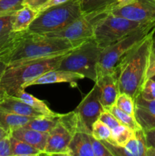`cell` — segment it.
<instances>
[{
    "mask_svg": "<svg viewBox=\"0 0 155 156\" xmlns=\"http://www.w3.org/2000/svg\"><path fill=\"white\" fill-rule=\"evenodd\" d=\"M77 47L67 39L24 30L15 33L11 45L1 56L8 66L30 59L62 54Z\"/></svg>",
    "mask_w": 155,
    "mask_h": 156,
    "instance_id": "6da1fadb",
    "label": "cell"
},
{
    "mask_svg": "<svg viewBox=\"0 0 155 156\" xmlns=\"http://www.w3.org/2000/svg\"><path fill=\"white\" fill-rule=\"evenodd\" d=\"M152 31L142 41L132 48L121 60L117 68L119 93H126L134 100L139 95L145 82L146 73L150 61Z\"/></svg>",
    "mask_w": 155,
    "mask_h": 156,
    "instance_id": "7a4b0ae2",
    "label": "cell"
},
{
    "mask_svg": "<svg viewBox=\"0 0 155 156\" xmlns=\"http://www.w3.org/2000/svg\"><path fill=\"white\" fill-rule=\"evenodd\" d=\"M70 51L8 66L0 78V88L8 96L15 95L30 81L46 72L57 69L62 59Z\"/></svg>",
    "mask_w": 155,
    "mask_h": 156,
    "instance_id": "3957f363",
    "label": "cell"
},
{
    "mask_svg": "<svg viewBox=\"0 0 155 156\" xmlns=\"http://www.w3.org/2000/svg\"><path fill=\"white\" fill-rule=\"evenodd\" d=\"M83 15L78 0H69L39 12L27 31L45 34L60 30Z\"/></svg>",
    "mask_w": 155,
    "mask_h": 156,
    "instance_id": "277c9868",
    "label": "cell"
},
{
    "mask_svg": "<svg viewBox=\"0 0 155 156\" xmlns=\"http://www.w3.org/2000/svg\"><path fill=\"white\" fill-rule=\"evenodd\" d=\"M153 30H155V23L147 24L129 34L112 45L103 49L97 63V78L107 73L117 72L119 64L124 56Z\"/></svg>",
    "mask_w": 155,
    "mask_h": 156,
    "instance_id": "5b68a950",
    "label": "cell"
},
{
    "mask_svg": "<svg viewBox=\"0 0 155 156\" xmlns=\"http://www.w3.org/2000/svg\"><path fill=\"white\" fill-rule=\"evenodd\" d=\"M101 50L94 39L88 40L67 53L57 69L78 73L95 82L97 79V63Z\"/></svg>",
    "mask_w": 155,
    "mask_h": 156,
    "instance_id": "8992f818",
    "label": "cell"
},
{
    "mask_svg": "<svg viewBox=\"0 0 155 156\" xmlns=\"http://www.w3.org/2000/svg\"><path fill=\"white\" fill-rule=\"evenodd\" d=\"M155 23V22H153ZM136 22L111 13L102 18L94 27V39L103 50L147 24Z\"/></svg>",
    "mask_w": 155,
    "mask_h": 156,
    "instance_id": "52a82bcc",
    "label": "cell"
},
{
    "mask_svg": "<svg viewBox=\"0 0 155 156\" xmlns=\"http://www.w3.org/2000/svg\"><path fill=\"white\" fill-rule=\"evenodd\" d=\"M112 8H106L83 14L64 29L51 33L45 34V36L64 38L79 46L82 43L94 39V27L97 23L107 15Z\"/></svg>",
    "mask_w": 155,
    "mask_h": 156,
    "instance_id": "ba28073f",
    "label": "cell"
},
{
    "mask_svg": "<svg viewBox=\"0 0 155 156\" xmlns=\"http://www.w3.org/2000/svg\"><path fill=\"white\" fill-rule=\"evenodd\" d=\"M99 95V88L95 83L92 89L86 94L74 110L84 133L91 134L93 124L104 111Z\"/></svg>",
    "mask_w": 155,
    "mask_h": 156,
    "instance_id": "9c48e42d",
    "label": "cell"
},
{
    "mask_svg": "<svg viewBox=\"0 0 155 156\" xmlns=\"http://www.w3.org/2000/svg\"><path fill=\"white\" fill-rule=\"evenodd\" d=\"M111 13L142 24L155 22V0H135L127 5L115 6Z\"/></svg>",
    "mask_w": 155,
    "mask_h": 156,
    "instance_id": "30bf717a",
    "label": "cell"
},
{
    "mask_svg": "<svg viewBox=\"0 0 155 156\" xmlns=\"http://www.w3.org/2000/svg\"><path fill=\"white\" fill-rule=\"evenodd\" d=\"M73 134L63 124L59 122L49 133L43 155L69 156L68 146Z\"/></svg>",
    "mask_w": 155,
    "mask_h": 156,
    "instance_id": "8fae6325",
    "label": "cell"
},
{
    "mask_svg": "<svg viewBox=\"0 0 155 156\" xmlns=\"http://www.w3.org/2000/svg\"><path fill=\"white\" fill-rule=\"evenodd\" d=\"M112 154V156H145L147 146L142 129L135 132L132 137L124 146H118L109 142L101 141Z\"/></svg>",
    "mask_w": 155,
    "mask_h": 156,
    "instance_id": "7c38bea8",
    "label": "cell"
},
{
    "mask_svg": "<svg viewBox=\"0 0 155 156\" xmlns=\"http://www.w3.org/2000/svg\"><path fill=\"white\" fill-rule=\"evenodd\" d=\"M99 88V95L102 105L105 110H108L115 105L119 94L118 82V73H107L97 78L95 82Z\"/></svg>",
    "mask_w": 155,
    "mask_h": 156,
    "instance_id": "4fadbf2b",
    "label": "cell"
},
{
    "mask_svg": "<svg viewBox=\"0 0 155 156\" xmlns=\"http://www.w3.org/2000/svg\"><path fill=\"white\" fill-rule=\"evenodd\" d=\"M83 79H84V77L82 75L73 72L61 69L50 70L26 84L24 89L29 86L36 85H47V84L62 83V82L73 84Z\"/></svg>",
    "mask_w": 155,
    "mask_h": 156,
    "instance_id": "5bb4252c",
    "label": "cell"
},
{
    "mask_svg": "<svg viewBox=\"0 0 155 156\" xmlns=\"http://www.w3.org/2000/svg\"><path fill=\"white\" fill-rule=\"evenodd\" d=\"M135 117L143 130L155 127V100L146 101L140 95L135 100Z\"/></svg>",
    "mask_w": 155,
    "mask_h": 156,
    "instance_id": "9a60e30c",
    "label": "cell"
},
{
    "mask_svg": "<svg viewBox=\"0 0 155 156\" xmlns=\"http://www.w3.org/2000/svg\"><path fill=\"white\" fill-rule=\"evenodd\" d=\"M0 111L31 117H37L43 115L15 96H6L0 102Z\"/></svg>",
    "mask_w": 155,
    "mask_h": 156,
    "instance_id": "2e32d148",
    "label": "cell"
},
{
    "mask_svg": "<svg viewBox=\"0 0 155 156\" xmlns=\"http://www.w3.org/2000/svg\"><path fill=\"white\" fill-rule=\"evenodd\" d=\"M10 135L14 138L25 142L38 149L42 152V155L49 136V133H46L39 132L34 129H27L24 127H20L12 131Z\"/></svg>",
    "mask_w": 155,
    "mask_h": 156,
    "instance_id": "e0dca14e",
    "label": "cell"
},
{
    "mask_svg": "<svg viewBox=\"0 0 155 156\" xmlns=\"http://www.w3.org/2000/svg\"><path fill=\"white\" fill-rule=\"evenodd\" d=\"M90 136L88 133H75L68 146L69 156H94Z\"/></svg>",
    "mask_w": 155,
    "mask_h": 156,
    "instance_id": "ac0fdd59",
    "label": "cell"
},
{
    "mask_svg": "<svg viewBox=\"0 0 155 156\" xmlns=\"http://www.w3.org/2000/svg\"><path fill=\"white\" fill-rule=\"evenodd\" d=\"M39 12L30 5H24L21 9L14 14L13 30L15 32H21L27 30L31 23L36 18Z\"/></svg>",
    "mask_w": 155,
    "mask_h": 156,
    "instance_id": "d6986e66",
    "label": "cell"
},
{
    "mask_svg": "<svg viewBox=\"0 0 155 156\" xmlns=\"http://www.w3.org/2000/svg\"><path fill=\"white\" fill-rule=\"evenodd\" d=\"M14 14L15 12L0 16V53L1 54L9 48L16 33L14 31L12 27Z\"/></svg>",
    "mask_w": 155,
    "mask_h": 156,
    "instance_id": "ffe728a7",
    "label": "cell"
},
{
    "mask_svg": "<svg viewBox=\"0 0 155 156\" xmlns=\"http://www.w3.org/2000/svg\"><path fill=\"white\" fill-rule=\"evenodd\" d=\"M34 117L18 115L0 111V128L10 133L12 131L22 127Z\"/></svg>",
    "mask_w": 155,
    "mask_h": 156,
    "instance_id": "44dd1931",
    "label": "cell"
},
{
    "mask_svg": "<svg viewBox=\"0 0 155 156\" xmlns=\"http://www.w3.org/2000/svg\"><path fill=\"white\" fill-rule=\"evenodd\" d=\"M60 115L61 114H59V115L58 116H54V117L43 115L40 117H34L22 127L49 133L59 123Z\"/></svg>",
    "mask_w": 155,
    "mask_h": 156,
    "instance_id": "7402d4cb",
    "label": "cell"
},
{
    "mask_svg": "<svg viewBox=\"0 0 155 156\" xmlns=\"http://www.w3.org/2000/svg\"><path fill=\"white\" fill-rule=\"evenodd\" d=\"M14 96L20 98L21 101L25 102L26 104L30 105L31 108H33V109H35L36 111L43 114V115L53 116V117L59 115V114H57V113H55L53 112V111H51V110L49 108V107L46 105L45 102L40 100V99L36 98V97H34V96L32 95V94L26 92V91H24V89L19 91Z\"/></svg>",
    "mask_w": 155,
    "mask_h": 156,
    "instance_id": "603a6c76",
    "label": "cell"
},
{
    "mask_svg": "<svg viewBox=\"0 0 155 156\" xmlns=\"http://www.w3.org/2000/svg\"><path fill=\"white\" fill-rule=\"evenodd\" d=\"M12 156H36L42 155V152L31 145L14 138L10 135Z\"/></svg>",
    "mask_w": 155,
    "mask_h": 156,
    "instance_id": "cb8c5ba5",
    "label": "cell"
},
{
    "mask_svg": "<svg viewBox=\"0 0 155 156\" xmlns=\"http://www.w3.org/2000/svg\"><path fill=\"white\" fill-rule=\"evenodd\" d=\"M111 130V141L109 143L118 146H126L128 142L134 137L135 132L122 124L115 126Z\"/></svg>",
    "mask_w": 155,
    "mask_h": 156,
    "instance_id": "d4e9b609",
    "label": "cell"
},
{
    "mask_svg": "<svg viewBox=\"0 0 155 156\" xmlns=\"http://www.w3.org/2000/svg\"><path fill=\"white\" fill-rule=\"evenodd\" d=\"M83 14L106 8H115L118 5L116 0H78Z\"/></svg>",
    "mask_w": 155,
    "mask_h": 156,
    "instance_id": "484cf974",
    "label": "cell"
},
{
    "mask_svg": "<svg viewBox=\"0 0 155 156\" xmlns=\"http://www.w3.org/2000/svg\"><path fill=\"white\" fill-rule=\"evenodd\" d=\"M108 111L110 113H112L116 117V119L120 122L121 124L130 128L131 129H132L134 131L141 129V126L138 123V121H137L135 117L126 114V112H124V111L120 110L119 108H117L115 105L111 106L108 109Z\"/></svg>",
    "mask_w": 155,
    "mask_h": 156,
    "instance_id": "4316f807",
    "label": "cell"
},
{
    "mask_svg": "<svg viewBox=\"0 0 155 156\" xmlns=\"http://www.w3.org/2000/svg\"><path fill=\"white\" fill-rule=\"evenodd\" d=\"M111 132L112 130L110 128L98 119L93 124L91 135L100 141H106L110 143Z\"/></svg>",
    "mask_w": 155,
    "mask_h": 156,
    "instance_id": "83f0119b",
    "label": "cell"
},
{
    "mask_svg": "<svg viewBox=\"0 0 155 156\" xmlns=\"http://www.w3.org/2000/svg\"><path fill=\"white\" fill-rule=\"evenodd\" d=\"M115 105L122 111L135 117V100L126 93H119Z\"/></svg>",
    "mask_w": 155,
    "mask_h": 156,
    "instance_id": "f1b7e54d",
    "label": "cell"
},
{
    "mask_svg": "<svg viewBox=\"0 0 155 156\" xmlns=\"http://www.w3.org/2000/svg\"><path fill=\"white\" fill-rule=\"evenodd\" d=\"M25 0H0V16L15 12L24 5Z\"/></svg>",
    "mask_w": 155,
    "mask_h": 156,
    "instance_id": "f546056e",
    "label": "cell"
},
{
    "mask_svg": "<svg viewBox=\"0 0 155 156\" xmlns=\"http://www.w3.org/2000/svg\"><path fill=\"white\" fill-rule=\"evenodd\" d=\"M139 95L146 101L155 100V80L149 79L144 82Z\"/></svg>",
    "mask_w": 155,
    "mask_h": 156,
    "instance_id": "4dcf8cb0",
    "label": "cell"
},
{
    "mask_svg": "<svg viewBox=\"0 0 155 156\" xmlns=\"http://www.w3.org/2000/svg\"><path fill=\"white\" fill-rule=\"evenodd\" d=\"M90 138L94 156H112V154L101 141L94 138L91 134Z\"/></svg>",
    "mask_w": 155,
    "mask_h": 156,
    "instance_id": "1f68e13d",
    "label": "cell"
},
{
    "mask_svg": "<svg viewBox=\"0 0 155 156\" xmlns=\"http://www.w3.org/2000/svg\"><path fill=\"white\" fill-rule=\"evenodd\" d=\"M99 120H100L102 122H103L105 124L107 125L111 129H112L113 128H115V126L121 124L120 122L116 119V117H115L112 113L109 112L108 110H104V111L100 114Z\"/></svg>",
    "mask_w": 155,
    "mask_h": 156,
    "instance_id": "d6a6232c",
    "label": "cell"
},
{
    "mask_svg": "<svg viewBox=\"0 0 155 156\" xmlns=\"http://www.w3.org/2000/svg\"><path fill=\"white\" fill-rule=\"evenodd\" d=\"M0 156H12L10 134L0 140Z\"/></svg>",
    "mask_w": 155,
    "mask_h": 156,
    "instance_id": "836d02e7",
    "label": "cell"
},
{
    "mask_svg": "<svg viewBox=\"0 0 155 156\" xmlns=\"http://www.w3.org/2000/svg\"><path fill=\"white\" fill-rule=\"evenodd\" d=\"M144 132L147 146L155 149V127L147 129V130H144Z\"/></svg>",
    "mask_w": 155,
    "mask_h": 156,
    "instance_id": "e575fe53",
    "label": "cell"
},
{
    "mask_svg": "<svg viewBox=\"0 0 155 156\" xmlns=\"http://www.w3.org/2000/svg\"><path fill=\"white\" fill-rule=\"evenodd\" d=\"M68 1H69V0H47L44 4H43L42 5L37 9V12H41V11L45 10V9H48V8L50 7H52V6L62 4V3L66 2Z\"/></svg>",
    "mask_w": 155,
    "mask_h": 156,
    "instance_id": "d590c367",
    "label": "cell"
},
{
    "mask_svg": "<svg viewBox=\"0 0 155 156\" xmlns=\"http://www.w3.org/2000/svg\"><path fill=\"white\" fill-rule=\"evenodd\" d=\"M155 76V58H150L149 61V65L147 67V73H146L145 82L149 79L154 77Z\"/></svg>",
    "mask_w": 155,
    "mask_h": 156,
    "instance_id": "8d00e7d4",
    "label": "cell"
},
{
    "mask_svg": "<svg viewBox=\"0 0 155 156\" xmlns=\"http://www.w3.org/2000/svg\"><path fill=\"white\" fill-rule=\"evenodd\" d=\"M46 1L47 0H33V1H32L30 4L27 5H30V7H32L33 9H34L35 10L37 11V9H39L43 4H44Z\"/></svg>",
    "mask_w": 155,
    "mask_h": 156,
    "instance_id": "74e56055",
    "label": "cell"
},
{
    "mask_svg": "<svg viewBox=\"0 0 155 156\" xmlns=\"http://www.w3.org/2000/svg\"><path fill=\"white\" fill-rule=\"evenodd\" d=\"M7 68V64L5 63L4 60H3L2 57L1 56V53H0V78L2 76L3 73L5 70V69Z\"/></svg>",
    "mask_w": 155,
    "mask_h": 156,
    "instance_id": "f35d334b",
    "label": "cell"
},
{
    "mask_svg": "<svg viewBox=\"0 0 155 156\" xmlns=\"http://www.w3.org/2000/svg\"><path fill=\"white\" fill-rule=\"evenodd\" d=\"M117 2H118V5L117 6H124L127 5L131 4V3L134 2L135 0H116Z\"/></svg>",
    "mask_w": 155,
    "mask_h": 156,
    "instance_id": "ab89813d",
    "label": "cell"
},
{
    "mask_svg": "<svg viewBox=\"0 0 155 156\" xmlns=\"http://www.w3.org/2000/svg\"><path fill=\"white\" fill-rule=\"evenodd\" d=\"M150 58H155V37L153 36L152 37L151 44V50H150Z\"/></svg>",
    "mask_w": 155,
    "mask_h": 156,
    "instance_id": "60d3db41",
    "label": "cell"
},
{
    "mask_svg": "<svg viewBox=\"0 0 155 156\" xmlns=\"http://www.w3.org/2000/svg\"><path fill=\"white\" fill-rule=\"evenodd\" d=\"M145 156H155V149L150 146H147Z\"/></svg>",
    "mask_w": 155,
    "mask_h": 156,
    "instance_id": "b9f144b4",
    "label": "cell"
},
{
    "mask_svg": "<svg viewBox=\"0 0 155 156\" xmlns=\"http://www.w3.org/2000/svg\"><path fill=\"white\" fill-rule=\"evenodd\" d=\"M9 133H8L7 131L4 130L3 129H2V128H0V140H2V138H4V137L7 136L9 135Z\"/></svg>",
    "mask_w": 155,
    "mask_h": 156,
    "instance_id": "7bdbcfd3",
    "label": "cell"
},
{
    "mask_svg": "<svg viewBox=\"0 0 155 156\" xmlns=\"http://www.w3.org/2000/svg\"><path fill=\"white\" fill-rule=\"evenodd\" d=\"M6 96H7V94H5V91H3L1 88H0V102H1L2 101L3 99L6 97Z\"/></svg>",
    "mask_w": 155,
    "mask_h": 156,
    "instance_id": "ee69618b",
    "label": "cell"
},
{
    "mask_svg": "<svg viewBox=\"0 0 155 156\" xmlns=\"http://www.w3.org/2000/svg\"><path fill=\"white\" fill-rule=\"evenodd\" d=\"M33 0H25V2H24V5H29Z\"/></svg>",
    "mask_w": 155,
    "mask_h": 156,
    "instance_id": "f6af8a7d",
    "label": "cell"
},
{
    "mask_svg": "<svg viewBox=\"0 0 155 156\" xmlns=\"http://www.w3.org/2000/svg\"><path fill=\"white\" fill-rule=\"evenodd\" d=\"M151 79H154V80H155V76H154V77H153V78H151Z\"/></svg>",
    "mask_w": 155,
    "mask_h": 156,
    "instance_id": "bcb514c9",
    "label": "cell"
}]
</instances>
